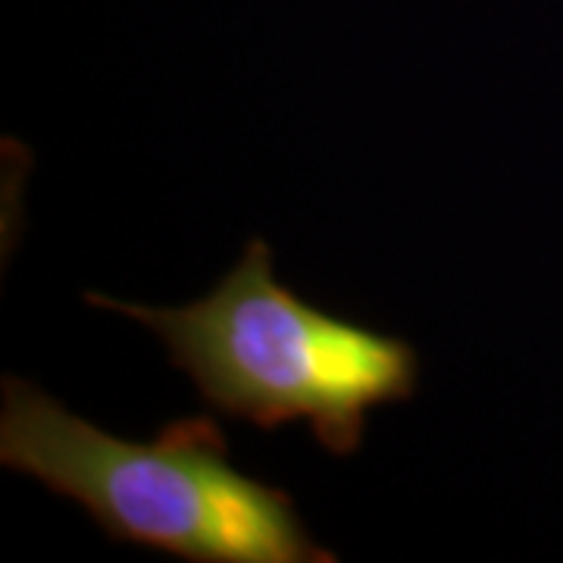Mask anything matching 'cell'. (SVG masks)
Instances as JSON below:
<instances>
[{"label":"cell","mask_w":563,"mask_h":563,"mask_svg":"<svg viewBox=\"0 0 563 563\" xmlns=\"http://www.w3.org/2000/svg\"><path fill=\"white\" fill-rule=\"evenodd\" d=\"M85 301L151 329L207 407L257 429L307 422L335 457L366 439L369 413L420 388L417 347L322 313L276 279L273 247L251 239L201 301L147 307L88 291Z\"/></svg>","instance_id":"obj_2"},{"label":"cell","mask_w":563,"mask_h":563,"mask_svg":"<svg viewBox=\"0 0 563 563\" xmlns=\"http://www.w3.org/2000/svg\"><path fill=\"white\" fill-rule=\"evenodd\" d=\"M0 463L81 504L117 542L191 563H335L291 495L232 466L213 417H179L151 442H129L3 376Z\"/></svg>","instance_id":"obj_1"}]
</instances>
